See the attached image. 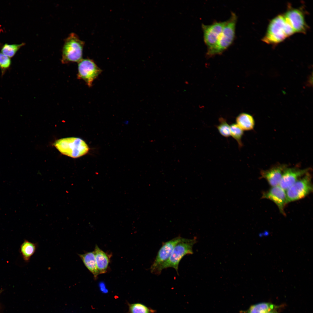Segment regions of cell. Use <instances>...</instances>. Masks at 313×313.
Masks as SVG:
<instances>
[{
  "label": "cell",
  "instance_id": "5bb4252c",
  "mask_svg": "<svg viewBox=\"0 0 313 313\" xmlns=\"http://www.w3.org/2000/svg\"><path fill=\"white\" fill-rule=\"evenodd\" d=\"M94 251L99 274H104L107 271L111 255L105 252L97 245Z\"/></svg>",
  "mask_w": 313,
  "mask_h": 313
},
{
  "label": "cell",
  "instance_id": "d4e9b609",
  "mask_svg": "<svg viewBox=\"0 0 313 313\" xmlns=\"http://www.w3.org/2000/svg\"><path fill=\"white\" fill-rule=\"evenodd\" d=\"M267 313H278V312L276 310H275L274 309L270 311Z\"/></svg>",
  "mask_w": 313,
  "mask_h": 313
},
{
  "label": "cell",
  "instance_id": "52a82bcc",
  "mask_svg": "<svg viewBox=\"0 0 313 313\" xmlns=\"http://www.w3.org/2000/svg\"><path fill=\"white\" fill-rule=\"evenodd\" d=\"M77 77L84 80L89 87L101 73L102 70L94 62L89 58L82 59L78 62Z\"/></svg>",
  "mask_w": 313,
  "mask_h": 313
},
{
  "label": "cell",
  "instance_id": "cb8c5ba5",
  "mask_svg": "<svg viewBox=\"0 0 313 313\" xmlns=\"http://www.w3.org/2000/svg\"><path fill=\"white\" fill-rule=\"evenodd\" d=\"M99 287L100 290L103 293L106 294L108 292V290L103 283H99Z\"/></svg>",
  "mask_w": 313,
  "mask_h": 313
},
{
  "label": "cell",
  "instance_id": "4fadbf2b",
  "mask_svg": "<svg viewBox=\"0 0 313 313\" xmlns=\"http://www.w3.org/2000/svg\"><path fill=\"white\" fill-rule=\"evenodd\" d=\"M286 168V165L280 164L269 169L262 170L261 177L265 179L272 187L279 185L283 171Z\"/></svg>",
  "mask_w": 313,
  "mask_h": 313
},
{
  "label": "cell",
  "instance_id": "6da1fadb",
  "mask_svg": "<svg viewBox=\"0 0 313 313\" xmlns=\"http://www.w3.org/2000/svg\"><path fill=\"white\" fill-rule=\"evenodd\" d=\"M295 33L283 14H280L270 22L266 32L262 40L268 44H276Z\"/></svg>",
  "mask_w": 313,
  "mask_h": 313
},
{
  "label": "cell",
  "instance_id": "5b68a950",
  "mask_svg": "<svg viewBox=\"0 0 313 313\" xmlns=\"http://www.w3.org/2000/svg\"><path fill=\"white\" fill-rule=\"evenodd\" d=\"M84 42L74 33H71L65 39L62 50V63L79 62L82 59Z\"/></svg>",
  "mask_w": 313,
  "mask_h": 313
},
{
  "label": "cell",
  "instance_id": "9a60e30c",
  "mask_svg": "<svg viewBox=\"0 0 313 313\" xmlns=\"http://www.w3.org/2000/svg\"><path fill=\"white\" fill-rule=\"evenodd\" d=\"M79 256L88 269L93 275L94 279H97L99 274L96 261L94 251L88 252Z\"/></svg>",
  "mask_w": 313,
  "mask_h": 313
},
{
  "label": "cell",
  "instance_id": "603a6c76",
  "mask_svg": "<svg viewBox=\"0 0 313 313\" xmlns=\"http://www.w3.org/2000/svg\"><path fill=\"white\" fill-rule=\"evenodd\" d=\"M11 64L10 58L0 53V68L2 74H3L9 68Z\"/></svg>",
  "mask_w": 313,
  "mask_h": 313
},
{
  "label": "cell",
  "instance_id": "7a4b0ae2",
  "mask_svg": "<svg viewBox=\"0 0 313 313\" xmlns=\"http://www.w3.org/2000/svg\"><path fill=\"white\" fill-rule=\"evenodd\" d=\"M237 19L236 14L232 12L230 18L226 21L216 44L212 48L207 50V56L211 57L220 54L232 44L235 37Z\"/></svg>",
  "mask_w": 313,
  "mask_h": 313
},
{
  "label": "cell",
  "instance_id": "30bf717a",
  "mask_svg": "<svg viewBox=\"0 0 313 313\" xmlns=\"http://www.w3.org/2000/svg\"><path fill=\"white\" fill-rule=\"evenodd\" d=\"M226 22L215 21L210 25L202 24L204 42L208 50L212 48L216 44Z\"/></svg>",
  "mask_w": 313,
  "mask_h": 313
},
{
  "label": "cell",
  "instance_id": "9c48e42d",
  "mask_svg": "<svg viewBox=\"0 0 313 313\" xmlns=\"http://www.w3.org/2000/svg\"><path fill=\"white\" fill-rule=\"evenodd\" d=\"M283 14L295 33H306L308 27L305 21L304 12L301 9L293 8L289 5L286 11Z\"/></svg>",
  "mask_w": 313,
  "mask_h": 313
},
{
  "label": "cell",
  "instance_id": "3957f363",
  "mask_svg": "<svg viewBox=\"0 0 313 313\" xmlns=\"http://www.w3.org/2000/svg\"><path fill=\"white\" fill-rule=\"evenodd\" d=\"M54 145L61 153L73 158H77L85 155L90 149L83 140L77 137L61 139L56 141Z\"/></svg>",
  "mask_w": 313,
  "mask_h": 313
},
{
  "label": "cell",
  "instance_id": "2e32d148",
  "mask_svg": "<svg viewBox=\"0 0 313 313\" xmlns=\"http://www.w3.org/2000/svg\"><path fill=\"white\" fill-rule=\"evenodd\" d=\"M236 123L243 131L253 130L255 125V121L253 117L248 113H243L236 117Z\"/></svg>",
  "mask_w": 313,
  "mask_h": 313
},
{
  "label": "cell",
  "instance_id": "277c9868",
  "mask_svg": "<svg viewBox=\"0 0 313 313\" xmlns=\"http://www.w3.org/2000/svg\"><path fill=\"white\" fill-rule=\"evenodd\" d=\"M197 242V239L194 237L193 239L182 238L180 241L174 247L168 259L164 262L160 268V274L164 269L169 267L174 269L178 273L179 263L185 255L193 253V247Z\"/></svg>",
  "mask_w": 313,
  "mask_h": 313
},
{
  "label": "cell",
  "instance_id": "ac0fdd59",
  "mask_svg": "<svg viewBox=\"0 0 313 313\" xmlns=\"http://www.w3.org/2000/svg\"><path fill=\"white\" fill-rule=\"evenodd\" d=\"M37 245L26 240H25L21 245L20 253L23 260L26 262H28L31 257L35 253Z\"/></svg>",
  "mask_w": 313,
  "mask_h": 313
},
{
  "label": "cell",
  "instance_id": "8fae6325",
  "mask_svg": "<svg viewBox=\"0 0 313 313\" xmlns=\"http://www.w3.org/2000/svg\"><path fill=\"white\" fill-rule=\"evenodd\" d=\"M310 168L300 169L297 168H286L284 170L279 185L286 190L295 182L309 172Z\"/></svg>",
  "mask_w": 313,
  "mask_h": 313
},
{
  "label": "cell",
  "instance_id": "ba28073f",
  "mask_svg": "<svg viewBox=\"0 0 313 313\" xmlns=\"http://www.w3.org/2000/svg\"><path fill=\"white\" fill-rule=\"evenodd\" d=\"M182 237L178 236L163 243L153 263L151 266V272L157 275L160 274L159 270L162 265L169 258L175 245Z\"/></svg>",
  "mask_w": 313,
  "mask_h": 313
},
{
  "label": "cell",
  "instance_id": "44dd1931",
  "mask_svg": "<svg viewBox=\"0 0 313 313\" xmlns=\"http://www.w3.org/2000/svg\"><path fill=\"white\" fill-rule=\"evenodd\" d=\"M24 43L20 44H4L3 46L1 52L4 55L10 58L13 57L17 51L25 45Z\"/></svg>",
  "mask_w": 313,
  "mask_h": 313
},
{
  "label": "cell",
  "instance_id": "d6986e66",
  "mask_svg": "<svg viewBox=\"0 0 313 313\" xmlns=\"http://www.w3.org/2000/svg\"><path fill=\"white\" fill-rule=\"evenodd\" d=\"M129 313H156V310L148 307L141 303H127Z\"/></svg>",
  "mask_w": 313,
  "mask_h": 313
},
{
  "label": "cell",
  "instance_id": "7c38bea8",
  "mask_svg": "<svg viewBox=\"0 0 313 313\" xmlns=\"http://www.w3.org/2000/svg\"><path fill=\"white\" fill-rule=\"evenodd\" d=\"M262 198L269 199L278 207L280 212L285 216L284 208L286 203L285 190L279 185L272 187L268 191L263 192Z\"/></svg>",
  "mask_w": 313,
  "mask_h": 313
},
{
  "label": "cell",
  "instance_id": "8992f818",
  "mask_svg": "<svg viewBox=\"0 0 313 313\" xmlns=\"http://www.w3.org/2000/svg\"><path fill=\"white\" fill-rule=\"evenodd\" d=\"M312 176L309 172L286 191V203L302 199L313 190Z\"/></svg>",
  "mask_w": 313,
  "mask_h": 313
},
{
  "label": "cell",
  "instance_id": "7402d4cb",
  "mask_svg": "<svg viewBox=\"0 0 313 313\" xmlns=\"http://www.w3.org/2000/svg\"><path fill=\"white\" fill-rule=\"evenodd\" d=\"M219 123L216 126L218 132L223 137L228 138L230 136V125L223 118L219 120Z\"/></svg>",
  "mask_w": 313,
  "mask_h": 313
},
{
  "label": "cell",
  "instance_id": "ffe728a7",
  "mask_svg": "<svg viewBox=\"0 0 313 313\" xmlns=\"http://www.w3.org/2000/svg\"><path fill=\"white\" fill-rule=\"evenodd\" d=\"M230 136L237 142L239 149L243 146L242 139L244 131L236 124L233 123L230 125Z\"/></svg>",
  "mask_w": 313,
  "mask_h": 313
},
{
  "label": "cell",
  "instance_id": "e0dca14e",
  "mask_svg": "<svg viewBox=\"0 0 313 313\" xmlns=\"http://www.w3.org/2000/svg\"><path fill=\"white\" fill-rule=\"evenodd\" d=\"M277 306L269 303L263 302L252 305L247 310L241 311L242 313H267L275 309Z\"/></svg>",
  "mask_w": 313,
  "mask_h": 313
}]
</instances>
